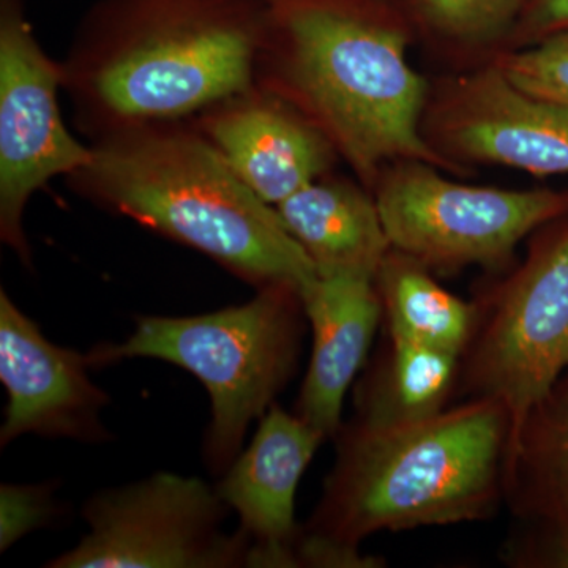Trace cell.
<instances>
[{
	"label": "cell",
	"instance_id": "1",
	"mask_svg": "<svg viewBox=\"0 0 568 568\" xmlns=\"http://www.w3.org/2000/svg\"><path fill=\"white\" fill-rule=\"evenodd\" d=\"M260 3L254 85L312 122L365 189L399 160L465 173L425 138L432 89L407 59L405 26L369 0Z\"/></svg>",
	"mask_w": 568,
	"mask_h": 568
},
{
	"label": "cell",
	"instance_id": "2",
	"mask_svg": "<svg viewBox=\"0 0 568 568\" xmlns=\"http://www.w3.org/2000/svg\"><path fill=\"white\" fill-rule=\"evenodd\" d=\"M510 436L507 406L489 396L392 428L342 425L334 469L298 536L297 567H379L358 549L373 534L491 517Z\"/></svg>",
	"mask_w": 568,
	"mask_h": 568
},
{
	"label": "cell",
	"instance_id": "3",
	"mask_svg": "<svg viewBox=\"0 0 568 568\" xmlns=\"http://www.w3.org/2000/svg\"><path fill=\"white\" fill-rule=\"evenodd\" d=\"M260 0H95L65 61L63 89L92 142L190 121L254 88Z\"/></svg>",
	"mask_w": 568,
	"mask_h": 568
},
{
	"label": "cell",
	"instance_id": "4",
	"mask_svg": "<svg viewBox=\"0 0 568 568\" xmlns=\"http://www.w3.org/2000/svg\"><path fill=\"white\" fill-rule=\"evenodd\" d=\"M91 162L70 175L99 207L205 254L256 290L317 278L308 254L213 148L193 121L152 123L92 142Z\"/></svg>",
	"mask_w": 568,
	"mask_h": 568
},
{
	"label": "cell",
	"instance_id": "5",
	"mask_svg": "<svg viewBox=\"0 0 568 568\" xmlns=\"http://www.w3.org/2000/svg\"><path fill=\"white\" fill-rule=\"evenodd\" d=\"M306 315L287 284L260 287L252 301L205 315L140 316L123 343L89 351L91 368L130 358H156L201 381L211 398L204 462L223 476L241 455L250 424L263 418L297 369Z\"/></svg>",
	"mask_w": 568,
	"mask_h": 568
},
{
	"label": "cell",
	"instance_id": "6",
	"mask_svg": "<svg viewBox=\"0 0 568 568\" xmlns=\"http://www.w3.org/2000/svg\"><path fill=\"white\" fill-rule=\"evenodd\" d=\"M476 306V332L459 361L457 392L503 402L511 440L568 372V213L530 235L526 260Z\"/></svg>",
	"mask_w": 568,
	"mask_h": 568
},
{
	"label": "cell",
	"instance_id": "7",
	"mask_svg": "<svg viewBox=\"0 0 568 568\" xmlns=\"http://www.w3.org/2000/svg\"><path fill=\"white\" fill-rule=\"evenodd\" d=\"M440 171L399 160L372 189L392 248L433 274L470 265L504 271L526 237L568 213V192L466 185Z\"/></svg>",
	"mask_w": 568,
	"mask_h": 568
},
{
	"label": "cell",
	"instance_id": "8",
	"mask_svg": "<svg viewBox=\"0 0 568 568\" xmlns=\"http://www.w3.org/2000/svg\"><path fill=\"white\" fill-rule=\"evenodd\" d=\"M227 511L216 488L201 478L153 474L89 499L82 510L88 536L47 567H248L246 538L220 529Z\"/></svg>",
	"mask_w": 568,
	"mask_h": 568
},
{
	"label": "cell",
	"instance_id": "9",
	"mask_svg": "<svg viewBox=\"0 0 568 568\" xmlns=\"http://www.w3.org/2000/svg\"><path fill=\"white\" fill-rule=\"evenodd\" d=\"M62 62L37 40L24 0H0V239L31 267L22 227L29 200L54 178L91 162L92 145L67 129Z\"/></svg>",
	"mask_w": 568,
	"mask_h": 568
},
{
	"label": "cell",
	"instance_id": "10",
	"mask_svg": "<svg viewBox=\"0 0 568 568\" xmlns=\"http://www.w3.org/2000/svg\"><path fill=\"white\" fill-rule=\"evenodd\" d=\"M424 134L440 155L538 178L568 174V110L519 91L489 61L429 92Z\"/></svg>",
	"mask_w": 568,
	"mask_h": 568
},
{
	"label": "cell",
	"instance_id": "11",
	"mask_svg": "<svg viewBox=\"0 0 568 568\" xmlns=\"http://www.w3.org/2000/svg\"><path fill=\"white\" fill-rule=\"evenodd\" d=\"M88 355L54 345L0 291V381L9 402L0 446L24 435L106 443L100 413L110 395L88 375Z\"/></svg>",
	"mask_w": 568,
	"mask_h": 568
},
{
	"label": "cell",
	"instance_id": "12",
	"mask_svg": "<svg viewBox=\"0 0 568 568\" xmlns=\"http://www.w3.org/2000/svg\"><path fill=\"white\" fill-rule=\"evenodd\" d=\"M193 122L235 174L274 207L327 174L338 156L312 122L256 85Z\"/></svg>",
	"mask_w": 568,
	"mask_h": 568
},
{
	"label": "cell",
	"instance_id": "13",
	"mask_svg": "<svg viewBox=\"0 0 568 568\" xmlns=\"http://www.w3.org/2000/svg\"><path fill=\"white\" fill-rule=\"evenodd\" d=\"M325 437L278 405L265 413L252 444L241 452L216 491L241 518L250 545L248 567H295L302 526L295 493Z\"/></svg>",
	"mask_w": 568,
	"mask_h": 568
},
{
	"label": "cell",
	"instance_id": "14",
	"mask_svg": "<svg viewBox=\"0 0 568 568\" xmlns=\"http://www.w3.org/2000/svg\"><path fill=\"white\" fill-rule=\"evenodd\" d=\"M313 349L295 414L328 439L342 428L347 388L364 368L383 305L375 278L317 275L302 293Z\"/></svg>",
	"mask_w": 568,
	"mask_h": 568
},
{
	"label": "cell",
	"instance_id": "15",
	"mask_svg": "<svg viewBox=\"0 0 568 568\" xmlns=\"http://www.w3.org/2000/svg\"><path fill=\"white\" fill-rule=\"evenodd\" d=\"M362 186L325 174L276 205L317 275L375 278L390 252L375 194Z\"/></svg>",
	"mask_w": 568,
	"mask_h": 568
},
{
	"label": "cell",
	"instance_id": "16",
	"mask_svg": "<svg viewBox=\"0 0 568 568\" xmlns=\"http://www.w3.org/2000/svg\"><path fill=\"white\" fill-rule=\"evenodd\" d=\"M387 339L355 387V424L392 428L447 409L458 390L462 357L405 339Z\"/></svg>",
	"mask_w": 568,
	"mask_h": 568
},
{
	"label": "cell",
	"instance_id": "17",
	"mask_svg": "<svg viewBox=\"0 0 568 568\" xmlns=\"http://www.w3.org/2000/svg\"><path fill=\"white\" fill-rule=\"evenodd\" d=\"M504 500L525 521L568 525V372L508 444Z\"/></svg>",
	"mask_w": 568,
	"mask_h": 568
},
{
	"label": "cell",
	"instance_id": "18",
	"mask_svg": "<svg viewBox=\"0 0 568 568\" xmlns=\"http://www.w3.org/2000/svg\"><path fill=\"white\" fill-rule=\"evenodd\" d=\"M375 284L387 336L465 354L476 332V302L448 293L429 268L395 248L377 268Z\"/></svg>",
	"mask_w": 568,
	"mask_h": 568
},
{
	"label": "cell",
	"instance_id": "19",
	"mask_svg": "<svg viewBox=\"0 0 568 568\" xmlns=\"http://www.w3.org/2000/svg\"><path fill=\"white\" fill-rule=\"evenodd\" d=\"M426 32L459 54L506 48L525 0H413Z\"/></svg>",
	"mask_w": 568,
	"mask_h": 568
},
{
	"label": "cell",
	"instance_id": "20",
	"mask_svg": "<svg viewBox=\"0 0 568 568\" xmlns=\"http://www.w3.org/2000/svg\"><path fill=\"white\" fill-rule=\"evenodd\" d=\"M491 62L519 91L568 110V29L519 50L497 52Z\"/></svg>",
	"mask_w": 568,
	"mask_h": 568
},
{
	"label": "cell",
	"instance_id": "21",
	"mask_svg": "<svg viewBox=\"0 0 568 568\" xmlns=\"http://www.w3.org/2000/svg\"><path fill=\"white\" fill-rule=\"evenodd\" d=\"M58 481L39 485L3 484L0 488V551L61 517L55 500Z\"/></svg>",
	"mask_w": 568,
	"mask_h": 568
},
{
	"label": "cell",
	"instance_id": "22",
	"mask_svg": "<svg viewBox=\"0 0 568 568\" xmlns=\"http://www.w3.org/2000/svg\"><path fill=\"white\" fill-rule=\"evenodd\" d=\"M532 529L508 545L506 559L514 567L568 568V525L529 521Z\"/></svg>",
	"mask_w": 568,
	"mask_h": 568
},
{
	"label": "cell",
	"instance_id": "23",
	"mask_svg": "<svg viewBox=\"0 0 568 568\" xmlns=\"http://www.w3.org/2000/svg\"><path fill=\"white\" fill-rule=\"evenodd\" d=\"M568 29V0H525L517 26L503 51L519 50ZM500 51V52H503Z\"/></svg>",
	"mask_w": 568,
	"mask_h": 568
}]
</instances>
